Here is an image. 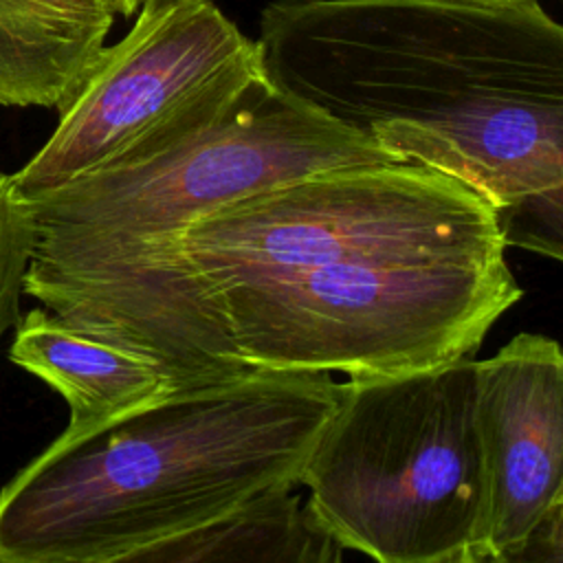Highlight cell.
Masks as SVG:
<instances>
[{"instance_id": "cell-1", "label": "cell", "mask_w": 563, "mask_h": 563, "mask_svg": "<svg viewBox=\"0 0 563 563\" xmlns=\"http://www.w3.org/2000/svg\"><path fill=\"white\" fill-rule=\"evenodd\" d=\"M264 81L495 216L563 202V26L537 2L275 0Z\"/></svg>"}, {"instance_id": "cell-2", "label": "cell", "mask_w": 563, "mask_h": 563, "mask_svg": "<svg viewBox=\"0 0 563 563\" xmlns=\"http://www.w3.org/2000/svg\"><path fill=\"white\" fill-rule=\"evenodd\" d=\"M334 407L330 374L255 367L62 431L0 490V563H92L295 488Z\"/></svg>"}, {"instance_id": "cell-3", "label": "cell", "mask_w": 563, "mask_h": 563, "mask_svg": "<svg viewBox=\"0 0 563 563\" xmlns=\"http://www.w3.org/2000/svg\"><path fill=\"white\" fill-rule=\"evenodd\" d=\"M389 161L262 77L231 112L189 139L26 198L35 249L24 292L84 332L152 354L183 387L200 385L178 356L161 303V266L178 235L260 191Z\"/></svg>"}, {"instance_id": "cell-4", "label": "cell", "mask_w": 563, "mask_h": 563, "mask_svg": "<svg viewBox=\"0 0 563 563\" xmlns=\"http://www.w3.org/2000/svg\"><path fill=\"white\" fill-rule=\"evenodd\" d=\"M506 246L495 209L416 163L339 167L260 191L189 224L161 266V303L183 363L224 372L235 350L211 292L356 257Z\"/></svg>"}, {"instance_id": "cell-5", "label": "cell", "mask_w": 563, "mask_h": 563, "mask_svg": "<svg viewBox=\"0 0 563 563\" xmlns=\"http://www.w3.org/2000/svg\"><path fill=\"white\" fill-rule=\"evenodd\" d=\"M477 361L336 383L297 486L310 519L376 563H440L479 545L486 475Z\"/></svg>"}, {"instance_id": "cell-6", "label": "cell", "mask_w": 563, "mask_h": 563, "mask_svg": "<svg viewBox=\"0 0 563 563\" xmlns=\"http://www.w3.org/2000/svg\"><path fill=\"white\" fill-rule=\"evenodd\" d=\"M521 299L506 246L356 257L207 297L249 367L394 376L468 358Z\"/></svg>"}, {"instance_id": "cell-7", "label": "cell", "mask_w": 563, "mask_h": 563, "mask_svg": "<svg viewBox=\"0 0 563 563\" xmlns=\"http://www.w3.org/2000/svg\"><path fill=\"white\" fill-rule=\"evenodd\" d=\"M139 11L132 29L101 48L48 141L13 174L24 198L167 150L222 119L262 79L255 40L213 0Z\"/></svg>"}, {"instance_id": "cell-8", "label": "cell", "mask_w": 563, "mask_h": 563, "mask_svg": "<svg viewBox=\"0 0 563 563\" xmlns=\"http://www.w3.org/2000/svg\"><path fill=\"white\" fill-rule=\"evenodd\" d=\"M475 418L486 515L475 548L523 534L563 499V354L554 339L521 332L477 361Z\"/></svg>"}, {"instance_id": "cell-9", "label": "cell", "mask_w": 563, "mask_h": 563, "mask_svg": "<svg viewBox=\"0 0 563 563\" xmlns=\"http://www.w3.org/2000/svg\"><path fill=\"white\" fill-rule=\"evenodd\" d=\"M9 358L64 398V433L95 429L183 389L152 354L84 332L42 306L20 317Z\"/></svg>"}, {"instance_id": "cell-10", "label": "cell", "mask_w": 563, "mask_h": 563, "mask_svg": "<svg viewBox=\"0 0 563 563\" xmlns=\"http://www.w3.org/2000/svg\"><path fill=\"white\" fill-rule=\"evenodd\" d=\"M114 15L108 0H0V106L62 110Z\"/></svg>"}, {"instance_id": "cell-11", "label": "cell", "mask_w": 563, "mask_h": 563, "mask_svg": "<svg viewBox=\"0 0 563 563\" xmlns=\"http://www.w3.org/2000/svg\"><path fill=\"white\" fill-rule=\"evenodd\" d=\"M301 501L277 488L216 521L92 563H345Z\"/></svg>"}, {"instance_id": "cell-12", "label": "cell", "mask_w": 563, "mask_h": 563, "mask_svg": "<svg viewBox=\"0 0 563 563\" xmlns=\"http://www.w3.org/2000/svg\"><path fill=\"white\" fill-rule=\"evenodd\" d=\"M35 249L31 202L18 191L13 174L0 172V341L20 321V297Z\"/></svg>"}, {"instance_id": "cell-13", "label": "cell", "mask_w": 563, "mask_h": 563, "mask_svg": "<svg viewBox=\"0 0 563 563\" xmlns=\"http://www.w3.org/2000/svg\"><path fill=\"white\" fill-rule=\"evenodd\" d=\"M479 563H563V499L554 501L537 523L499 548H471Z\"/></svg>"}, {"instance_id": "cell-14", "label": "cell", "mask_w": 563, "mask_h": 563, "mask_svg": "<svg viewBox=\"0 0 563 563\" xmlns=\"http://www.w3.org/2000/svg\"><path fill=\"white\" fill-rule=\"evenodd\" d=\"M108 2H110L112 11H114L117 15H132V13H136V11L141 9V4H143V0H108Z\"/></svg>"}, {"instance_id": "cell-15", "label": "cell", "mask_w": 563, "mask_h": 563, "mask_svg": "<svg viewBox=\"0 0 563 563\" xmlns=\"http://www.w3.org/2000/svg\"><path fill=\"white\" fill-rule=\"evenodd\" d=\"M440 563H479V561H477L475 552L468 548V550H464V552H460V554H455V556H449V559H444V561H440Z\"/></svg>"}, {"instance_id": "cell-16", "label": "cell", "mask_w": 563, "mask_h": 563, "mask_svg": "<svg viewBox=\"0 0 563 563\" xmlns=\"http://www.w3.org/2000/svg\"><path fill=\"white\" fill-rule=\"evenodd\" d=\"M163 2H167V0H143L141 9H147V7H156V4H163Z\"/></svg>"}, {"instance_id": "cell-17", "label": "cell", "mask_w": 563, "mask_h": 563, "mask_svg": "<svg viewBox=\"0 0 563 563\" xmlns=\"http://www.w3.org/2000/svg\"><path fill=\"white\" fill-rule=\"evenodd\" d=\"M473 2H521V0H473Z\"/></svg>"}]
</instances>
